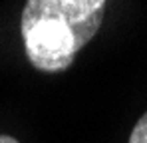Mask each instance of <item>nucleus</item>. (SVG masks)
Instances as JSON below:
<instances>
[{
	"mask_svg": "<svg viewBox=\"0 0 147 143\" xmlns=\"http://www.w3.org/2000/svg\"><path fill=\"white\" fill-rule=\"evenodd\" d=\"M103 0H28L20 32L30 64L40 72L68 70L103 22Z\"/></svg>",
	"mask_w": 147,
	"mask_h": 143,
	"instance_id": "1",
	"label": "nucleus"
},
{
	"mask_svg": "<svg viewBox=\"0 0 147 143\" xmlns=\"http://www.w3.org/2000/svg\"><path fill=\"white\" fill-rule=\"evenodd\" d=\"M129 143H147V111L137 119V123L129 135Z\"/></svg>",
	"mask_w": 147,
	"mask_h": 143,
	"instance_id": "2",
	"label": "nucleus"
},
{
	"mask_svg": "<svg viewBox=\"0 0 147 143\" xmlns=\"http://www.w3.org/2000/svg\"><path fill=\"white\" fill-rule=\"evenodd\" d=\"M0 143H20V141L10 137V135H0Z\"/></svg>",
	"mask_w": 147,
	"mask_h": 143,
	"instance_id": "3",
	"label": "nucleus"
}]
</instances>
